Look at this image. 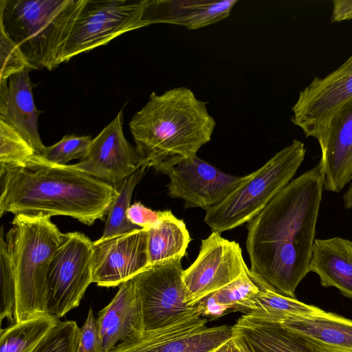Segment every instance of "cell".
<instances>
[{
	"label": "cell",
	"instance_id": "obj_14",
	"mask_svg": "<svg viewBox=\"0 0 352 352\" xmlns=\"http://www.w3.org/2000/svg\"><path fill=\"white\" fill-rule=\"evenodd\" d=\"M168 176L170 197L184 200L185 208L205 210L224 200L248 178L221 172L197 156L175 166Z\"/></svg>",
	"mask_w": 352,
	"mask_h": 352
},
{
	"label": "cell",
	"instance_id": "obj_36",
	"mask_svg": "<svg viewBox=\"0 0 352 352\" xmlns=\"http://www.w3.org/2000/svg\"><path fill=\"white\" fill-rule=\"evenodd\" d=\"M210 352H245L237 340L232 336Z\"/></svg>",
	"mask_w": 352,
	"mask_h": 352
},
{
	"label": "cell",
	"instance_id": "obj_15",
	"mask_svg": "<svg viewBox=\"0 0 352 352\" xmlns=\"http://www.w3.org/2000/svg\"><path fill=\"white\" fill-rule=\"evenodd\" d=\"M148 230L135 231L94 242L93 283L120 286L149 266Z\"/></svg>",
	"mask_w": 352,
	"mask_h": 352
},
{
	"label": "cell",
	"instance_id": "obj_6",
	"mask_svg": "<svg viewBox=\"0 0 352 352\" xmlns=\"http://www.w3.org/2000/svg\"><path fill=\"white\" fill-rule=\"evenodd\" d=\"M306 148L294 140L219 204L206 210L204 222L221 234L248 223L292 179L304 161Z\"/></svg>",
	"mask_w": 352,
	"mask_h": 352
},
{
	"label": "cell",
	"instance_id": "obj_21",
	"mask_svg": "<svg viewBox=\"0 0 352 352\" xmlns=\"http://www.w3.org/2000/svg\"><path fill=\"white\" fill-rule=\"evenodd\" d=\"M322 287H333L352 299V241L334 236L316 239L309 266Z\"/></svg>",
	"mask_w": 352,
	"mask_h": 352
},
{
	"label": "cell",
	"instance_id": "obj_22",
	"mask_svg": "<svg viewBox=\"0 0 352 352\" xmlns=\"http://www.w3.org/2000/svg\"><path fill=\"white\" fill-rule=\"evenodd\" d=\"M337 352H352V320L325 311L322 314L294 316L280 322Z\"/></svg>",
	"mask_w": 352,
	"mask_h": 352
},
{
	"label": "cell",
	"instance_id": "obj_12",
	"mask_svg": "<svg viewBox=\"0 0 352 352\" xmlns=\"http://www.w3.org/2000/svg\"><path fill=\"white\" fill-rule=\"evenodd\" d=\"M207 322L195 313L162 328L144 331L110 352H210L232 336V326L208 327Z\"/></svg>",
	"mask_w": 352,
	"mask_h": 352
},
{
	"label": "cell",
	"instance_id": "obj_26",
	"mask_svg": "<svg viewBox=\"0 0 352 352\" xmlns=\"http://www.w3.org/2000/svg\"><path fill=\"white\" fill-rule=\"evenodd\" d=\"M59 320L47 314L1 329L0 352H32Z\"/></svg>",
	"mask_w": 352,
	"mask_h": 352
},
{
	"label": "cell",
	"instance_id": "obj_16",
	"mask_svg": "<svg viewBox=\"0 0 352 352\" xmlns=\"http://www.w3.org/2000/svg\"><path fill=\"white\" fill-rule=\"evenodd\" d=\"M318 142L324 190L340 192L352 181V98L336 113Z\"/></svg>",
	"mask_w": 352,
	"mask_h": 352
},
{
	"label": "cell",
	"instance_id": "obj_34",
	"mask_svg": "<svg viewBox=\"0 0 352 352\" xmlns=\"http://www.w3.org/2000/svg\"><path fill=\"white\" fill-rule=\"evenodd\" d=\"M161 211H155L146 208L140 202L130 206L127 210V218L132 223L149 230L154 227L160 219Z\"/></svg>",
	"mask_w": 352,
	"mask_h": 352
},
{
	"label": "cell",
	"instance_id": "obj_18",
	"mask_svg": "<svg viewBox=\"0 0 352 352\" xmlns=\"http://www.w3.org/2000/svg\"><path fill=\"white\" fill-rule=\"evenodd\" d=\"M238 0H145L142 22L168 23L197 30L227 18Z\"/></svg>",
	"mask_w": 352,
	"mask_h": 352
},
{
	"label": "cell",
	"instance_id": "obj_7",
	"mask_svg": "<svg viewBox=\"0 0 352 352\" xmlns=\"http://www.w3.org/2000/svg\"><path fill=\"white\" fill-rule=\"evenodd\" d=\"M181 258L151 265L131 278L144 331L162 328L198 313L186 302Z\"/></svg>",
	"mask_w": 352,
	"mask_h": 352
},
{
	"label": "cell",
	"instance_id": "obj_3",
	"mask_svg": "<svg viewBox=\"0 0 352 352\" xmlns=\"http://www.w3.org/2000/svg\"><path fill=\"white\" fill-rule=\"evenodd\" d=\"M207 104L184 87L160 95L153 92L129 123L142 166L168 175L179 163L197 156L210 141L216 126Z\"/></svg>",
	"mask_w": 352,
	"mask_h": 352
},
{
	"label": "cell",
	"instance_id": "obj_37",
	"mask_svg": "<svg viewBox=\"0 0 352 352\" xmlns=\"http://www.w3.org/2000/svg\"><path fill=\"white\" fill-rule=\"evenodd\" d=\"M343 204L346 209L352 210V181L343 195Z\"/></svg>",
	"mask_w": 352,
	"mask_h": 352
},
{
	"label": "cell",
	"instance_id": "obj_2",
	"mask_svg": "<svg viewBox=\"0 0 352 352\" xmlns=\"http://www.w3.org/2000/svg\"><path fill=\"white\" fill-rule=\"evenodd\" d=\"M1 177L0 214L68 216L87 226L103 220L118 194L114 186L73 166L34 155Z\"/></svg>",
	"mask_w": 352,
	"mask_h": 352
},
{
	"label": "cell",
	"instance_id": "obj_11",
	"mask_svg": "<svg viewBox=\"0 0 352 352\" xmlns=\"http://www.w3.org/2000/svg\"><path fill=\"white\" fill-rule=\"evenodd\" d=\"M248 270L239 244L212 232L201 241L195 261L183 271L186 303L195 306L204 297L230 284Z\"/></svg>",
	"mask_w": 352,
	"mask_h": 352
},
{
	"label": "cell",
	"instance_id": "obj_32",
	"mask_svg": "<svg viewBox=\"0 0 352 352\" xmlns=\"http://www.w3.org/2000/svg\"><path fill=\"white\" fill-rule=\"evenodd\" d=\"M0 63V80H8L12 75L30 68L21 51L1 24Z\"/></svg>",
	"mask_w": 352,
	"mask_h": 352
},
{
	"label": "cell",
	"instance_id": "obj_31",
	"mask_svg": "<svg viewBox=\"0 0 352 352\" xmlns=\"http://www.w3.org/2000/svg\"><path fill=\"white\" fill-rule=\"evenodd\" d=\"M91 140L90 136L65 135L56 144L45 146L39 156L52 164L67 165L73 160H82Z\"/></svg>",
	"mask_w": 352,
	"mask_h": 352
},
{
	"label": "cell",
	"instance_id": "obj_17",
	"mask_svg": "<svg viewBox=\"0 0 352 352\" xmlns=\"http://www.w3.org/2000/svg\"><path fill=\"white\" fill-rule=\"evenodd\" d=\"M245 352H337L280 322L243 314L232 326Z\"/></svg>",
	"mask_w": 352,
	"mask_h": 352
},
{
	"label": "cell",
	"instance_id": "obj_20",
	"mask_svg": "<svg viewBox=\"0 0 352 352\" xmlns=\"http://www.w3.org/2000/svg\"><path fill=\"white\" fill-rule=\"evenodd\" d=\"M101 352L140 336L144 331L140 305L131 279L122 283L112 300L98 315Z\"/></svg>",
	"mask_w": 352,
	"mask_h": 352
},
{
	"label": "cell",
	"instance_id": "obj_10",
	"mask_svg": "<svg viewBox=\"0 0 352 352\" xmlns=\"http://www.w3.org/2000/svg\"><path fill=\"white\" fill-rule=\"evenodd\" d=\"M352 98V54L324 77L314 76L292 107V123L317 141L336 113Z\"/></svg>",
	"mask_w": 352,
	"mask_h": 352
},
{
	"label": "cell",
	"instance_id": "obj_30",
	"mask_svg": "<svg viewBox=\"0 0 352 352\" xmlns=\"http://www.w3.org/2000/svg\"><path fill=\"white\" fill-rule=\"evenodd\" d=\"M80 328L73 320H59L32 352H76Z\"/></svg>",
	"mask_w": 352,
	"mask_h": 352
},
{
	"label": "cell",
	"instance_id": "obj_4",
	"mask_svg": "<svg viewBox=\"0 0 352 352\" xmlns=\"http://www.w3.org/2000/svg\"><path fill=\"white\" fill-rule=\"evenodd\" d=\"M85 0H0V24L29 67L52 70Z\"/></svg>",
	"mask_w": 352,
	"mask_h": 352
},
{
	"label": "cell",
	"instance_id": "obj_23",
	"mask_svg": "<svg viewBox=\"0 0 352 352\" xmlns=\"http://www.w3.org/2000/svg\"><path fill=\"white\" fill-rule=\"evenodd\" d=\"M185 223L170 210L161 211L158 223L148 230L149 265L184 257L190 242Z\"/></svg>",
	"mask_w": 352,
	"mask_h": 352
},
{
	"label": "cell",
	"instance_id": "obj_1",
	"mask_svg": "<svg viewBox=\"0 0 352 352\" xmlns=\"http://www.w3.org/2000/svg\"><path fill=\"white\" fill-rule=\"evenodd\" d=\"M323 190L318 162L293 179L248 222L250 274L257 285L295 298L297 286L310 272Z\"/></svg>",
	"mask_w": 352,
	"mask_h": 352
},
{
	"label": "cell",
	"instance_id": "obj_19",
	"mask_svg": "<svg viewBox=\"0 0 352 352\" xmlns=\"http://www.w3.org/2000/svg\"><path fill=\"white\" fill-rule=\"evenodd\" d=\"M36 109L32 94L29 68L0 80V120L18 131L41 155L45 147L39 133Z\"/></svg>",
	"mask_w": 352,
	"mask_h": 352
},
{
	"label": "cell",
	"instance_id": "obj_27",
	"mask_svg": "<svg viewBox=\"0 0 352 352\" xmlns=\"http://www.w3.org/2000/svg\"><path fill=\"white\" fill-rule=\"evenodd\" d=\"M146 168L145 166H142L122 183L115 186L118 189V194L109 208L104 231L100 239L103 240L141 229L140 227L129 221L126 214L131 206L133 190L142 177Z\"/></svg>",
	"mask_w": 352,
	"mask_h": 352
},
{
	"label": "cell",
	"instance_id": "obj_29",
	"mask_svg": "<svg viewBox=\"0 0 352 352\" xmlns=\"http://www.w3.org/2000/svg\"><path fill=\"white\" fill-rule=\"evenodd\" d=\"M0 319L14 320L16 302L15 281L8 244L1 227L0 237Z\"/></svg>",
	"mask_w": 352,
	"mask_h": 352
},
{
	"label": "cell",
	"instance_id": "obj_25",
	"mask_svg": "<svg viewBox=\"0 0 352 352\" xmlns=\"http://www.w3.org/2000/svg\"><path fill=\"white\" fill-rule=\"evenodd\" d=\"M258 287L259 291L251 299L244 313L248 316L281 322L290 317L316 316L325 312L296 298L281 295L266 287Z\"/></svg>",
	"mask_w": 352,
	"mask_h": 352
},
{
	"label": "cell",
	"instance_id": "obj_28",
	"mask_svg": "<svg viewBox=\"0 0 352 352\" xmlns=\"http://www.w3.org/2000/svg\"><path fill=\"white\" fill-rule=\"evenodd\" d=\"M34 155L25 139L0 120V175L8 169L25 166Z\"/></svg>",
	"mask_w": 352,
	"mask_h": 352
},
{
	"label": "cell",
	"instance_id": "obj_33",
	"mask_svg": "<svg viewBox=\"0 0 352 352\" xmlns=\"http://www.w3.org/2000/svg\"><path fill=\"white\" fill-rule=\"evenodd\" d=\"M76 352H101L97 320L91 308L80 328Z\"/></svg>",
	"mask_w": 352,
	"mask_h": 352
},
{
	"label": "cell",
	"instance_id": "obj_8",
	"mask_svg": "<svg viewBox=\"0 0 352 352\" xmlns=\"http://www.w3.org/2000/svg\"><path fill=\"white\" fill-rule=\"evenodd\" d=\"M144 3L145 0H85L65 44L61 63L146 27L141 21Z\"/></svg>",
	"mask_w": 352,
	"mask_h": 352
},
{
	"label": "cell",
	"instance_id": "obj_13",
	"mask_svg": "<svg viewBox=\"0 0 352 352\" xmlns=\"http://www.w3.org/2000/svg\"><path fill=\"white\" fill-rule=\"evenodd\" d=\"M123 111L94 139L76 169L116 186L142 166L138 153L125 138Z\"/></svg>",
	"mask_w": 352,
	"mask_h": 352
},
{
	"label": "cell",
	"instance_id": "obj_9",
	"mask_svg": "<svg viewBox=\"0 0 352 352\" xmlns=\"http://www.w3.org/2000/svg\"><path fill=\"white\" fill-rule=\"evenodd\" d=\"M94 242L78 232L64 234L47 276V314L59 320L78 307L93 283Z\"/></svg>",
	"mask_w": 352,
	"mask_h": 352
},
{
	"label": "cell",
	"instance_id": "obj_24",
	"mask_svg": "<svg viewBox=\"0 0 352 352\" xmlns=\"http://www.w3.org/2000/svg\"><path fill=\"white\" fill-rule=\"evenodd\" d=\"M259 289L249 269L230 284L204 297L195 306L199 315L207 320L217 319L235 311L244 314Z\"/></svg>",
	"mask_w": 352,
	"mask_h": 352
},
{
	"label": "cell",
	"instance_id": "obj_5",
	"mask_svg": "<svg viewBox=\"0 0 352 352\" xmlns=\"http://www.w3.org/2000/svg\"><path fill=\"white\" fill-rule=\"evenodd\" d=\"M5 236L15 281L14 321L47 314V276L64 234L50 217L16 214Z\"/></svg>",
	"mask_w": 352,
	"mask_h": 352
},
{
	"label": "cell",
	"instance_id": "obj_35",
	"mask_svg": "<svg viewBox=\"0 0 352 352\" xmlns=\"http://www.w3.org/2000/svg\"><path fill=\"white\" fill-rule=\"evenodd\" d=\"M352 19V0L332 1L331 22L340 23Z\"/></svg>",
	"mask_w": 352,
	"mask_h": 352
}]
</instances>
